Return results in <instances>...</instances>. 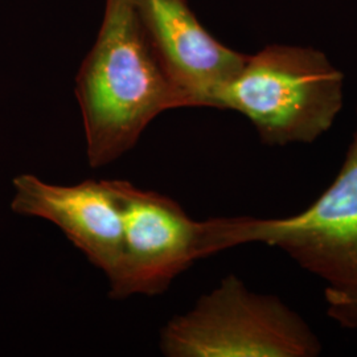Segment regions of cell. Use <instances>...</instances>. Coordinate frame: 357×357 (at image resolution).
<instances>
[{
	"mask_svg": "<svg viewBox=\"0 0 357 357\" xmlns=\"http://www.w3.org/2000/svg\"><path fill=\"white\" fill-rule=\"evenodd\" d=\"M144 33L190 107H215L248 54L213 38L185 0H132Z\"/></svg>",
	"mask_w": 357,
	"mask_h": 357,
	"instance_id": "8992f818",
	"label": "cell"
},
{
	"mask_svg": "<svg viewBox=\"0 0 357 357\" xmlns=\"http://www.w3.org/2000/svg\"><path fill=\"white\" fill-rule=\"evenodd\" d=\"M168 357H317L321 344L275 295L250 291L230 274L160 332Z\"/></svg>",
	"mask_w": 357,
	"mask_h": 357,
	"instance_id": "277c9868",
	"label": "cell"
},
{
	"mask_svg": "<svg viewBox=\"0 0 357 357\" xmlns=\"http://www.w3.org/2000/svg\"><path fill=\"white\" fill-rule=\"evenodd\" d=\"M203 228L206 257L245 243L281 249L323 281L332 319L357 331V107L343 166L306 211L283 218L215 217Z\"/></svg>",
	"mask_w": 357,
	"mask_h": 357,
	"instance_id": "7a4b0ae2",
	"label": "cell"
},
{
	"mask_svg": "<svg viewBox=\"0 0 357 357\" xmlns=\"http://www.w3.org/2000/svg\"><path fill=\"white\" fill-rule=\"evenodd\" d=\"M343 102L344 75L326 53L283 44L248 54L217 96V109L246 116L268 146L318 141Z\"/></svg>",
	"mask_w": 357,
	"mask_h": 357,
	"instance_id": "3957f363",
	"label": "cell"
},
{
	"mask_svg": "<svg viewBox=\"0 0 357 357\" xmlns=\"http://www.w3.org/2000/svg\"><path fill=\"white\" fill-rule=\"evenodd\" d=\"M123 218L121 255L107 278L112 299L165 293L172 281L205 258L203 221H195L166 195L112 180Z\"/></svg>",
	"mask_w": 357,
	"mask_h": 357,
	"instance_id": "5b68a950",
	"label": "cell"
},
{
	"mask_svg": "<svg viewBox=\"0 0 357 357\" xmlns=\"http://www.w3.org/2000/svg\"><path fill=\"white\" fill-rule=\"evenodd\" d=\"M86 156L114 163L158 115L190 107L155 54L132 0H106L100 32L76 77Z\"/></svg>",
	"mask_w": 357,
	"mask_h": 357,
	"instance_id": "6da1fadb",
	"label": "cell"
},
{
	"mask_svg": "<svg viewBox=\"0 0 357 357\" xmlns=\"http://www.w3.org/2000/svg\"><path fill=\"white\" fill-rule=\"evenodd\" d=\"M13 188L11 208L16 215L50 221L107 278L114 273L123 218L112 180L60 185L23 174L13 178Z\"/></svg>",
	"mask_w": 357,
	"mask_h": 357,
	"instance_id": "52a82bcc",
	"label": "cell"
}]
</instances>
